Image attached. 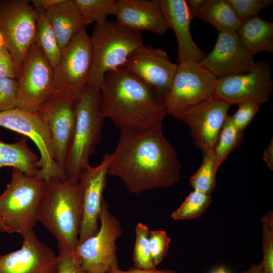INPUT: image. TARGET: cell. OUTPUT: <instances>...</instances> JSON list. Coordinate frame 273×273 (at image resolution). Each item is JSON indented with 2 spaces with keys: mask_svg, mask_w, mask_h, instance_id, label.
I'll use <instances>...</instances> for the list:
<instances>
[{
  "mask_svg": "<svg viewBox=\"0 0 273 273\" xmlns=\"http://www.w3.org/2000/svg\"><path fill=\"white\" fill-rule=\"evenodd\" d=\"M162 124L145 130L120 131L108 175L119 178L131 193L168 187L180 179V164Z\"/></svg>",
  "mask_w": 273,
  "mask_h": 273,
  "instance_id": "6da1fadb",
  "label": "cell"
},
{
  "mask_svg": "<svg viewBox=\"0 0 273 273\" xmlns=\"http://www.w3.org/2000/svg\"><path fill=\"white\" fill-rule=\"evenodd\" d=\"M99 102L105 119L120 131L149 129L168 114L164 99L122 67L106 74Z\"/></svg>",
  "mask_w": 273,
  "mask_h": 273,
  "instance_id": "7a4b0ae2",
  "label": "cell"
},
{
  "mask_svg": "<svg viewBox=\"0 0 273 273\" xmlns=\"http://www.w3.org/2000/svg\"><path fill=\"white\" fill-rule=\"evenodd\" d=\"M82 217L80 183L56 178L46 181L37 220L56 238L58 248L75 254Z\"/></svg>",
  "mask_w": 273,
  "mask_h": 273,
  "instance_id": "3957f363",
  "label": "cell"
},
{
  "mask_svg": "<svg viewBox=\"0 0 273 273\" xmlns=\"http://www.w3.org/2000/svg\"><path fill=\"white\" fill-rule=\"evenodd\" d=\"M75 121L64 165L65 180L78 183L92 166L91 155L102 139L105 118L100 109L99 90L87 84L76 100Z\"/></svg>",
  "mask_w": 273,
  "mask_h": 273,
  "instance_id": "277c9868",
  "label": "cell"
},
{
  "mask_svg": "<svg viewBox=\"0 0 273 273\" xmlns=\"http://www.w3.org/2000/svg\"><path fill=\"white\" fill-rule=\"evenodd\" d=\"M46 181L12 168L11 182L0 196V232L21 235L33 231L37 220Z\"/></svg>",
  "mask_w": 273,
  "mask_h": 273,
  "instance_id": "5b68a950",
  "label": "cell"
},
{
  "mask_svg": "<svg viewBox=\"0 0 273 273\" xmlns=\"http://www.w3.org/2000/svg\"><path fill=\"white\" fill-rule=\"evenodd\" d=\"M90 39L93 62L88 84L98 90L106 74L122 67L129 56L143 44L140 32L108 20L95 25Z\"/></svg>",
  "mask_w": 273,
  "mask_h": 273,
  "instance_id": "8992f818",
  "label": "cell"
},
{
  "mask_svg": "<svg viewBox=\"0 0 273 273\" xmlns=\"http://www.w3.org/2000/svg\"><path fill=\"white\" fill-rule=\"evenodd\" d=\"M17 82V107L28 112H38L56 92L54 68L35 41L22 63Z\"/></svg>",
  "mask_w": 273,
  "mask_h": 273,
  "instance_id": "52a82bcc",
  "label": "cell"
},
{
  "mask_svg": "<svg viewBox=\"0 0 273 273\" xmlns=\"http://www.w3.org/2000/svg\"><path fill=\"white\" fill-rule=\"evenodd\" d=\"M92 62L90 36L84 28L62 50L54 68L56 92L77 100L88 84Z\"/></svg>",
  "mask_w": 273,
  "mask_h": 273,
  "instance_id": "ba28073f",
  "label": "cell"
},
{
  "mask_svg": "<svg viewBox=\"0 0 273 273\" xmlns=\"http://www.w3.org/2000/svg\"><path fill=\"white\" fill-rule=\"evenodd\" d=\"M98 232L79 244L75 255L87 273H107L118 266L116 241L122 233L119 220L104 200Z\"/></svg>",
  "mask_w": 273,
  "mask_h": 273,
  "instance_id": "9c48e42d",
  "label": "cell"
},
{
  "mask_svg": "<svg viewBox=\"0 0 273 273\" xmlns=\"http://www.w3.org/2000/svg\"><path fill=\"white\" fill-rule=\"evenodd\" d=\"M217 79L200 63L190 60L178 63L171 88L164 98L167 114L172 116L211 97Z\"/></svg>",
  "mask_w": 273,
  "mask_h": 273,
  "instance_id": "30bf717a",
  "label": "cell"
},
{
  "mask_svg": "<svg viewBox=\"0 0 273 273\" xmlns=\"http://www.w3.org/2000/svg\"><path fill=\"white\" fill-rule=\"evenodd\" d=\"M0 126L30 139L40 153L38 177L47 181L53 178L65 180L62 169L55 159L51 136L41 115L17 107L0 112Z\"/></svg>",
  "mask_w": 273,
  "mask_h": 273,
  "instance_id": "8fae6325",
  "label": "cell"
},
{
  "mask_svg": "<svg viewBox=\"0 0 273 273\" xmlns=\"http://www.w3.org/2000/svg\"><path fill=\"white\" fill-rule=\"evenodd\" d=\"M37 10L26 0H0V29L6 47L21 69L24 59L35 40Z\"/></svg>",
  "mask_w": 273,
  "mask_h": 273,
  "instance_id": "7c38bea8",
  "label": "cell"
},
{
  "mask_svg": "<svg viewBox=\"0 0 273 273\" xmlns=\"http://www.w3.org/2000/svg\"><path fill=\"white\" fill-rule=\"evenodd\" d=\"M272 85L271 68L261 60L247 73L218 78L213 96L231 105L246 102L262 105L269 100Z\"/></svg>",
  "mask_w": 273,
  "mask_h": 273,
  "instance_id": "4fadbf2b",
  "label": "cell"
},
{
  "mask_svg": "<svg viewBox=\"0 0 273 273\" xmlns=\"http://www.w3.org/2000/svg\"><path fill=\"white\" fill-rule=\"evenodd\" d=\"M122 68L164 99L177 64L173 63L163 49L143 44L129 56Z\"/></svg>",
  "mask_w": 273,
  "mask_h": 273,
  "instance_id": "5bb4252c",
  "label": "cell"
},
{
  "mask_svg": "<svg viewBox=\"0 0 273 273\" xmlns=\"http://www.w3.org/2000/svg\"><path fill=\"white\" fill-rule=\"evenodd\" d=\"M231 106L212 96L172 116L189 126L195 145L204 153L214 149Z\"/></svg>",
  "mask_w": 273,
  "mask_h": 273,
  "instance_id": "9a60e30c",
  "label": "cell"
},
{
  "mask_svg": "<svg viewBox=\"0 0 273 273\" xmlns=\"http://www.w3.org/2000/svg\"><path fill=\"white\" fill-rule=\"evenodd\" d=\"M21 248L0 255V273H58V255L31 231L22 235Z\"/></svg>",
  "mask_w": 273,
  "mask_h": 273,
  "instance_id": "2e32d148",
  "label": "cell"
},
{
  "mask_svg": "<svg viewBox=\"0 0 273 273\" xmlns=\"http://www.w3.org/2000/svg\"><path fill=\"white\" fill-rule=\"evenodd\" d=\"M76 100L55 92L49 101L38 112L48 128L55 161L63 173L65 160L74 128Z\"/></svg>",
  "mask_w": 273,
  "mask_h": 273,
  "instance_id": "e0dca14e",
  "label": "cell"
},
{
  "mask_svg": "<svg viewBox=\"0 0 273 273\" xmlns=\"http://www.w3.org/2000/svg\"><path fill=\"white\" fill-rule=\"evenodd\" d=\"M200 64L218 78L247 73L254 69L256 62L237 32H218L213 50Z\"/></svg>",
  "mask_w": 273,
  "mask_h": 273,
  "instance_id": "ac0fdd59",
  "label": "cell"
},
{
  "mask_svg": "<svg viewBox=\"0 0 273 273\" xmlns=\"http://www.w3.org/2000/svg\"><path fill=\"white\" fill-rule=\"evenodd\" d=\"M111 157V153H105L101 162L96 167L91 166L79 181L82 189V217L78 245L99 230Z\"/></svg>",
  "mask_w": 273,
  "mask_h": 273,
  "instance_id": "d6986e66",
  "label": "cell"
},
{
  "mask_svg": "<svg viewBox=\"0 0 273 273\" xmlns=\"http://www.w3.org/2000/svg\"><path fill=\"white\" fill-rule=\"evenodd\" d=\"M114 15L118 23L136 32L146 30L163 35L170 29L160 0H117Z\"/></svg>",
  "mask_w": 273,
  "mask_h": 273,
  "instance_id": "ffe728a7",
  "label": "cell"
},
{
  "mask_svg": "<svg viewBox=\"0 0 273 273\" xmlns=\"http://www.w3.org/2000/svg\"><path fill=\"white\" fill-rule=\"evenodd\" d=\"M160 4L176 37L178 63L190 60L201 63L207 54L195 43L191 35L190 24L193 18L186 1L160 0Z\"/></svg>",
  "mask_w": 273,
  "mask_h": 273,
  "instance_id": "44dd1931",
  "label": "cell"
},
{
  "mask_svg": "<svg viewBox=\"0 0 273 273\" xmlns=\"http://www.w3.org/2000/svg\"><path fill=\"white\" fill-rule=\"evenodd\" d=\"M46 15L61 50L86 26L74 0H64L46 10Z\"/></svg>",
  "mask_w": 273,
  "mask_h": 273,
  "instance_id": "7402d4cb",
  "label": "cell"
},
{
  "mask_svg": "<svg viewBox=\"0 0 273 273\" xmlns=\"http://www.w3.org/2000/svg\"><path fill=\"white\" fill-rule=\"evenodd\" d=\"M27 137L7 143L0 139V169L5 166L16 168L31 176H38L39 157L28 147Z\"/></svg>",
  "mask_w": 273,
  "mask_h": 273,
  "instance_id": "603a6c76",
  "label": "cell"
},
{
  "mask_svg": "<svg viewBox=\"0 0 273 273\" xmlns=\"http://www.w3.org/2000/svg\"><path fill=\"white\" fill-rule=\"evenodd\" d=\"M245 48L253 55L273 53V23L259 16L243 21L237 31Z\"/></svg>",
  "mask_w": 273,
  "mask_h": 273,
  "instance_id": "cb8c5ba5",
  "label": "cell"
},
{
  "mask_svg": "<svg viewBox=\"0 0 273 273\" xmlns=\"http://www.w3.org/2000/svg\"><path fill=\"white\" fill-rule=\"evenodd\" d=\"M195 18L222 32H237L243 22L228 0H205Z\"/></svg>",
  "mask_w": 273,
  "mask_h": 273,
  "instance_id": "d4e9b609",
  "label": "cell"
},
{
  "mask_svg": "<svg viewBox=\"0 0 273 273\" xmlns=\"http://www.w3.org/2000/svg\"><path fill=\"white\" fill-rule=\"evenodd\" d=\"M35 9L38 16L34 41L54 68L60 60L62 50L46 15V10L42 8Z\"/></svg>",
  "mask_w": 273,
  "mask_h": 273,
  "instance_id": "484cf974",
  "label": "cell"
},
{
  "mask_svg": "<svg viewBox=\"0 0 273 273\" xmlns=\"http://www.w3.org/2000/svg\"><path fill=\"white\" fill-rule=\"evenodd\" d=\"M243 139V131L239 130L228 115L220 131L214 148L216 166L218 168L229 154L237 148Z\"/></svg>",
  "mask_w": 273,
  "mask_h": 273,
  "instance_id": "4316f807",
  "label": "cell"
},
{
  "mask_svg": "<svg viewBox=\"0 0 273 273\" xmlns=\"http://www.w3.org/2000/svg\"><path fill=\"white\" fill-rule=\"evenodd\" d=\"M213 150L203 153L200 167L190 179V184L194 190L208 195H211L215 189L218 171Z\"/></svg>",
  "mask_w": 273,
  "mask_h": 273,
  "instance_id": "83f0119b",
  "label": "cell"
},
{
  "mask_svg": "<svg viewBox=\"0 0 273 273\" xmlns=\"http://www.w3.org/2000/svg\"><path fill=\"white\" fill-rule=\"evenodd\" d=\"M86 25L105 22L110 15H114L117 0H74Z\"/></svg>",
  "mask_w": 273,
  "mask_h": 273,
  "instance_id": "f1b7e54d",
  "label": "cell"
},
{
  "mask_svg": "<svg viewBox=\"0 0 273 273\" xmlns=\"http://www.w3.org/2000/svg\"><path fill=\"white\" fill-rule=\"evenodd\" d=\"M212 202L211 195L199 191L191 192L180 206L171 214L175 220H190L203 214Z\"/></svg>",
  "mask_w": 273,
  "mask_h": 273,
  "instance_id": "f546056e",
  "label": "cell"
},
{
  "mask_svg": "<svg viewBox=\"0 0 273 273\" xmlns=\"http://www.w3.org/2000/svg\"><path fill=\"white\" fill-rule=\"evenodd\" d=\"M149 228L142 223H138L135 226V241L132 258L135 267L142 269L156 268L150 252Z\"/></svg>",
  "mask_w": 273,
  "mask_h": 273,
  "instance_id": "4dcf8cb0",
  "label": "cell"
},
{
  "mask_svg": "<svg viewBox=\"0 0 273 273\" xmlns=\"http://www.w3.org/2000/svg\"><path fill=\"white\" fill-rule=\"evenodd\" d=\"M262 223L263 273H273V214L269 211L261 218Z\"/></svg>",
  "mask_w": 273,
  "mask_h": 273,
  "instance_id": "1f68e13d",
  "label": "cell"
},
{
  "mask_svg": "<svg viewBox=\"0 0 273 273\" xmlns=\"http://www.w3.org/2000/svg\"><path fill=\"white\" fill-rule=\"evenodd\" d=\"M238 16L245 21L259 16L264 9L270 6L272 0H228Z\"/></svg>",
  "mask_w": 273,
  "mask_h": 273,
  "instance_id": "d6a6232c",
  "label": "cell"
},
{
  "mask_svg": "<svg viewBox=\"0 0 273 273\" xmlns=\"http://www.w3.org/2000/svg\"><path fill=\"white\" fill-rule=\"evenodd\" d=\"M149 243L151 257L156 267L166 256L169 247L170 239L165 231L150 230Z\"/></svg>",
  "mask_w": 273,
  "mask_h": 273,
  "instance_id": "836d02e7",
  "label": "cell"
},
{
  "mask_svg": "<svg viewBox=\"0 0 273 273\" xmlns=\"http://www.w3.org/2000/svg\"><path fill=\"white\" fill-rule=\"evenodd\" d=\"M17 79L0 78V112L17 107Z\"/></svg>",
  "mask_w": 273,
  "mask_h": 273,
  "instance_id": "e575fe53",
  "label": "cell"
},
{
  "mask_svg": "<svg viewBox=\"0 0 273 273\" xmlns=\"http://www.w3.org/2000/svg\"><path fill=\"white\" fill-rule=\"evenodd\" d=\"M238 106V109L231 117L236 127L243 131L252 121L261 105L256 102H246Z\"/></svg>",
  "mask_w": 273,
  "mask_h": 273,
  "instance_id": "d590c367",
  "label": "cell"
},
{
  "mask_svg": "<svg viewBox=\"0 0 273 273\" xmlns=\"http://www.w3.org/2000/svg\"><path fill=\"white\" fill-rule=\"evenodd\" d=\"M58 249V273H87L82 267L75 254L64 249Z\"/></svg>",
  "mask_w": 273,
  "mask_h": 273,
  "instance_id": "8d00e7d4",
  "label": "cell"
},
{
  "mask_svg": "<svg viewBox=\"0 0 273 273\" xmlns=\"http://www.w3.org/2000/svg\"><path fill=\"white\" fill-rule=\"evenodd\" d=\"M21 70L7 47L1 49L0 78H11L18 79Z\"/></svg>",
  "mask_w": 273,
  "mask_h": 273,
  "instance_id": "74e56055",
  "label": "cell"
},
{
  "mask_svg": "<svg viewBox=\"0 0 273 273\" xmlns=\"http://www.w3.org/2000/svg\"><path fill=\"white\" fill-rule=\"evenodd\" d=\"M107 273H177V272L170 269L159 270L156 268L142 269L135 267L127 270H123L120 269L118 266L112 268Z\"/></svg>",
  "mask_w": 273,
  "mask_h": 273,
  "instance_id": "f35d334b",
  "label": "cell"
},
{
  "mask_svg": "<svg viewBox=\"0 0 273 273\" xmlns=\"http://www.w3.org/2000/svg\"><path fill=\"white\" fill-rule=\"evenodd\" d=\"M64 0H32L30 1L34 8H42L47 10L61 3Z\"/></svg>",
  "mask_w": 273,
  "mask_h": 273,
  "instance_id": "ab89813d",
  "label": "cell"
},
{
  "mask_svg": "<svg viewBox=\"0 0 273 273\" xmlns=\"http://www.w3.org/2000/svg\"><path fill=\"white\" fill-rule=\"evenodd\" d=\"M263 160L270 170L273 169V141L272 138L268 147L263 151Z\"/></svg>",
  "mask_w": 273,
  "mask_h": 273,
  "instance_id": "60d3db41",
  "label": "cell"
},
{
  "mask_svg": "<svg viewBox=\"0 0 273 273\" xmlns=\"http://www.w3.org/2000/svg\"><path fill=\"white\" fill-rule=\"evenodd\" d=\"M205 0H188L186 1L191 11L193 18L195 16L201 8Z\"/></svg>",
  "mask_w": 273,
  "mask_h": 273,
  "instance_id": "b9f144b4",
  "label": "cell"
},
{
  "mask_svg": "<svg viewBox=\"0 0 273 273\" xmlns=\"http://www.w3.org/2000/svg\"><path fill=\"white\" fill-rule=\"evenodd\" d=\"M239 273H263L261 262L252 264L248 269Z\"/></svg>",
  "mask_w": 273,
  "mask_h": 273,
  "instance_id": "7bdbcfd3",
  "label": "cell"
},
{
  "mask_svg": "<svg viewBox=\"0 0 273 273\" xmlns=\"http://www.w3.org/2000/svg\"><path fill=\"white\" fill-rule=\"evenodd\" d=\"M212 273H229L225 266L223 265L219 266L216 269H215Z\"/></svg>",
  "mask_w": 273,
  "mask_h": 273,
  "instance_id": "ee69618b",
  "label": "cell"
},
{
  "mask_svg": "<svg viewBox=\"0 0 273 273\" xmlns=\"http://www.w3.org/2000/svg\"><path fill=\"white\" fill-rule=\"evenodd\" d=\"M5 47H7L6 41L2 31L0 29V49Z\"/></svg>",
  "mask_w": 273,
  "mask_h": 273,
  "instance_id": "f6af8a7d",
  "label": "cell"
}]
</instances>
